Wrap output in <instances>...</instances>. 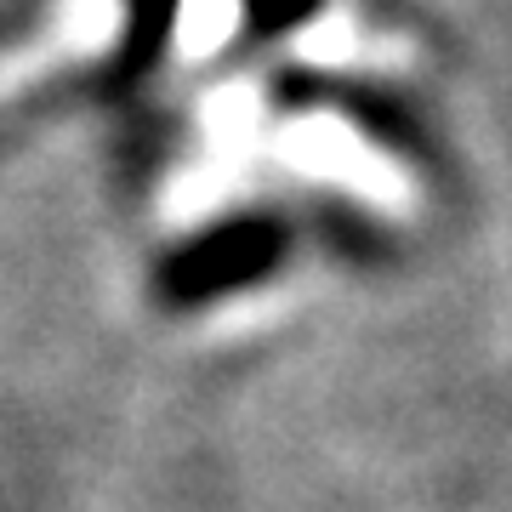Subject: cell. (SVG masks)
Instances as JSON below:
<instances>
[{"instance_id": "6da1fadb", "label": "cell", "mask_w": 512, "mask_h": 512, "mask_svg": "<svg viewBox=\"0 0 512 512\" xmlns=\"http://www.w3.org/2000/svg\"><path fill=\"white\" fill-rule=\"evenodd\" d=\"M279 256H285L279 222H234V228H222V234L188 245V251L165 268V296H171V302H205V296L234 291L245 279L268 274Z\"/></svg>"}, {"instance_id": "7a4b0ae2", "label": "cell", "mask_w": 512, "mask_h": 512, "mask_svg": "<svg viewBox=\"0 0 512 512\" xmlns=\"http://www.w3.org/2000/svg\"><path fill=\"white\" fill-rule=\"evenodd\" d=\"M109 23H114V12L103 6V0H74V6H63L46 35L23 40V46H12V52H0V86H12L18 74L40 69V63H52V57H69V52L97 46V40L109 35Z\"/></svg>"}]
</instances>
